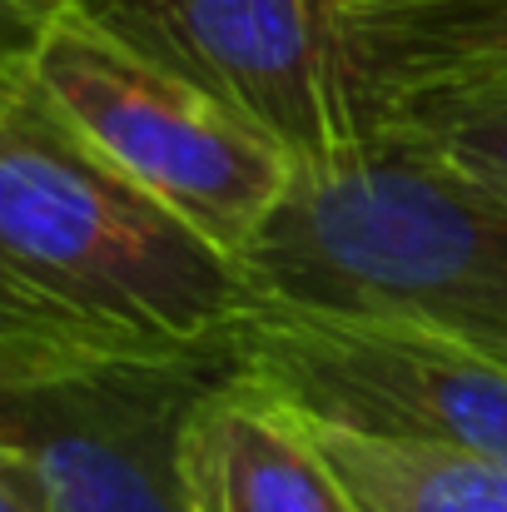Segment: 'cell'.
Returning <instances> with one entry per match:
<instances>
[{
    "instance_id": "obj_9",
    "label": "cell",
    "mask_w": 507,
    "mask_h": 512,
    "mask_svg": "<svg viewBox=\"0 0 507 512\" xmlns=\"http://www.w3.org/2000/svg\"><path fill=\"white\" fill-rule=\"evenodd\" d=\"M304 423V418H299ZM358 512H507V463L314 428Z\"/></svg>"
},
{
    "instance_id": "obj_7",
    "label": "cell",
    "mask_w": 507,
    "mask_h": 512,
    "mask_svg": "<svg viewBox=\"0 0 507 512\" xmlns=\"http://www.w3.org/2000/svg\"><path fill=\"white\" fill-rule=\"evenodd\" d=\"M189 512H358L309 423L224 373L184 428Z\"/></svg>"
},
{
    "instance_id": "obj_1",
    "label": "cell",
    "mask_w": 507,
    "mask_h": 512,
    "mask_svg": "<svg viewBox=\"0 0 507 512\" xmlns=\"http://www.w3.org/2000/svg\"><path fill=\"white\" fill-rule=\"evenodd\" d=\"M254 304L234 254L110 170L0 60V388L229 358Z\"/></svg>"
},
{
    "instance_id": "obj_4",
    "label": "cell",
    "mask_w": 507,
    "mask_h": 512,
    "mask_svg": "<svg viewBox=\"0 0 507 512\" xmlns=\"http://www.w3.org/2000/svg\"><path fill=\"white\" fill-rule=\"evenodd\" d=\"M229 110L294 174L383 145L393 100L343 0H60Z\"/></svg>"
},
{
    "instance_id": "obj_8",
    "label": "cell",
    "mask_w": 507,
    "mask_h": 512,
    "mask_svg": "<svg viewBox=\"0 0 507 512\" xmlns=\"http://www.w3.org/2000/svg\"><path fill=\"white\" fill-rule=\"evenodd\" d=\"M383 95L507 80V0H398L353 10Z\"/></svg>"
},
{
    "instance_id": "obj_6",
    "label": "cell",
    "mask_w": 507,
    "mask_h": 512,
    "mask_svg": "<svg viewBox=\"0 0 507 512\" xmlns=\"http://www.w3.org/2000/svg\"><path fill=\"white\" fill-rule=\"evenodd\" d=\"M229 358L115 363L0 388V448L20 453L55 512H189L184 428Z\"/></svg>"
},
{
    "instance_id": "obj_5",
    "label": "cell",
    "mask_w": 507,
    "mask_h": 512,
    "mask_svg": "<svg viewBox=\"0 0 507 512\" xmlns=\"http://www.w3.org/2000/svg\"><path fill=\"white\" fill-rule=\"evenodd\" d=\"M229 373L309 428L507 463V363L408 319L254 294Z\"/></svg>"
},
{
    "instance_id": "obj_12",
    "label": "cell",
    "mask_w": 507,
    "mask_h": 512,
    "mask_svg": "<svg viewBox=\"0 0 507 512\" xmlns=\"http://www.w3.org/2000/svg\"><path fill=\"white\" fill-rule=\"evenodd\" d=\"M348 10H368V5H398V0H343Z\"/></svg>"
},
{
    "instance_id": "obj_3",
    "label": "cell",
    "mask_w": 507,
    "mask_h": 512,
    "mask_svg": "<svg viewBox=\"0 0 507 512\" xmlns=\"http://www.w3.org/2000/svg\"><path fill=\"white\" fill-rule=\"evenodd\" d=\"M10 15L20 30L5 55L25 70L40 100L110 170L184 214L224 254L244 259L284 204L294 165L80 10L60 0H10Z\"/></svg>"
},
{
    "instance_id": "obj_2",
    "label": "cell",
    "mask_w": 507,
    "mask_h": 512,
    "mask_svg": "<svg viewBox=\"0 0 507 512\" xmlns=\"http://www.w3.org/2000/svg\"><path fill=\"white\" fill-rule=\"evenodd\" d=\"M239 264L264 299L408 319L507 363V189L398 135L294 174Z\"/></svg>"
},
{
    "instance_id": "obj_10",
    "label": "cell",
    "mask_w": 507,
    "mask_h": 512,
    "mask_svg": "<svg viewBox=\"0 0 507 512\" xmlns=\"http://www.w3.org/2000/svg\"><path fill=\"white\" fill-rule=\"evenodd\" d=\"M388 135L507 189V80L393 95Z\"/></svg>"
},
{
    "instance_id": "obj_11",
    "label": "cell",
    "mask_w": 507,
    "mask_h": 512,
    "mask_svg": "<svg viewBox=\"0 0 507 512\" xmlns=\"http://www.w3.org/2000/svg\"><path fill=\"white\" fill-rule=\"evenodd\" d=\"M0 512H55L40 473L20 458L0 448Z\"/></svg>"
}]
</instances>
